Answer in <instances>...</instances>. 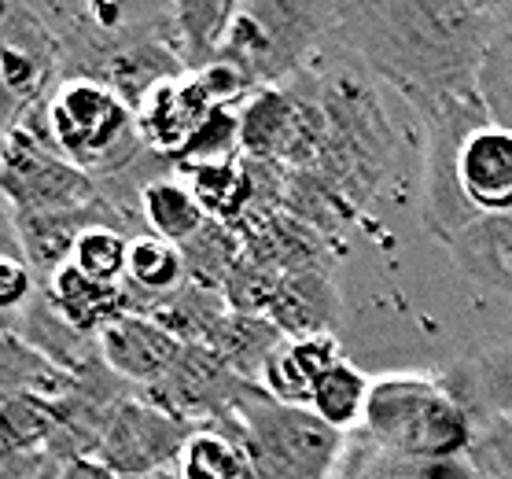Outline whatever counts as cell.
Segmentation results:
<instances>
[{"label":"cell","instance_id":"cell-37","mask_svg":"<svg viewBox=\"0 0 512 479\" xmlns=\"http://www.w3.org/2000/svg\"><path fill=\"white\" fill-rule=\"evenodd\" d=\"M233 159H244V148H240V107H218L188 137L185 148L174 155V166L177 174L185 177L188 170L214 166V163H233Z\"/></svg>","mask_w":512,"mask_h":479},{"label":"cell","instance_id":"cell-12","mask_svg":"<svg viewBox=\"0 0 512 479\" xmlns=\"http://www.w3.org/2000/svg\"><path fill=\"white\" fill-rule=\"evenodd\" d=\"M244 391L247 380H240L210 347L196 343V347H181L170 373L155 387H148L144 398L192 428H214V424L233 421Z\"/></svg>","mask_w":512,"mask_h":479},{"label":"cell","instance_id":"cell-2","mask_svg":"<svg viewBox=\"0 0 512 479\" xmlns=\"http://www.w3.org/2000/svg\"><path fill=\"white\" fill-rule=\"evenodd\" d=\"M310 82L325 111V144L310 170L361 218L395 166V122L387 115L376 78L354 56L336 63L321 52L310 67Z\"/></svg>","mask_w":512,"mask_h":479},{"label":"cell","instance_id":"cell-19","mask_svg":"<svg viewBox=\"0 0 512 479\" xmlns=\"http://www.w3.org/2000/svg\"><path fill=\"white\" fill-rule=\"evenodd\" d=\"M461 188L479 214L512 211V129L479 126L461 155Z\"/></svg>","mask_w":512,"mask_h":479},{"label":"cell","instance_id":"cell-14","mask_svg":"<svg viewBox=\"0 0 512 479\" xmlns=\"http://www.w3.org/2000/svg\"><path fill=\"white\" fill-rule=\"evenodd\" d=\"M218 107L207 96L199 74H181L170 82L155 85L137 107V129L144 148L163 159H174Z\"/></svg>","mask_w":512,"mask_h":479},{"label":"cell","instance_id":"cell-25","mask_svg":"<svg viewBox=\"0 0 512 479\" xmlns=\"http://www.w3.org/2000/svg\"><path fill=\"white\" fill-rule=\"evenodd\" d=\"M284 339L288 336H284L269 317L229 310V314L222 317V325L214 328V336H210L203 347H210V351L218 354L240 380L262 384V373H266L269 358L277 354V347Z\"/></svg>","mask_w":512,"mask_h":479},{"label":"cell","instance_id":"cell-23","mask_svg":"<svg viewBox=\"0 0 512 479\" xmlns=\"http://www.w3.org/2000/svg\"><path fill=\"white\" fill-rule=\"evenodd\" d=\"M48 303L56 306L59 314L67 317L70 325L85 332V336H100L115 317L126 314V295H122V284H104L93 281L89 273L74 266H63L45 284Z\"/></svg>","mask_w":512,"mask_h":479},{"label":"cell","instance_id":"cell-39","mask_svg":"<svg viewBox=\"0 0 512 479\" xmlns=\"http://www.w3.org/2000/svg\"><path fill=\"white\" fill-rule=\"evenodd\" d=\"M277 288H280V273H273V269L262 266L258 258H251L244 251L222 295L225 303H229V310H236V314L269 317V306L277 299Z\"/></svg>","mask_w":512,"mask_h":479},{"label":"cell","instance_id":"cell-41","mask_svg":"<svg viewBox=\"0 0 512 479\" xmlns=\"http://www.w3.org/2000/svg\"><path fill=\"white\" fill-rule=\"evenodd\" d=\"M59 468L48 450H12L0 446V479H52Z\"/></svg>","mask_w":512,"mask_h":479},{"label":"cell","instance_id":"cell-27","mask_svg":"<svg viewBox=\"0 0 512 479\" xmlns=\"http://www.w3.org/2000/svg\"><path fill=\"white\" fill-rule=\"evenodd\" d=\"M336 479H476L472 465L461 461H413L369 443L361 432H350Z\"/></svg>","mask_w":512,"mask_h":479},{"label":"cell","instance_id":"cell-4","mask_svg":"<svg viewBox=\"0 0 512 479\" xmlns=\"http://www.w3.org/2000/svg\"><path fill=\"white\" fill-rule=\"evenodd\" d=\"M358 432L387 454L413 461H461L476 439V424L439 376L391 373L373 380Z\"/></svg>","mask_w":512,"mask_h":479},{"label":"cell","instance_id":"cell-7","mask_svg":"<svg viewBox=\"0 0 512 479\" xmlns=\"http://www.w3.org/2000/svg\"><path fill=\"white\" fill-rule=\"evenodd\" d=\"M424 126V199H420V218L435 240L446 247L465 233L468 225L483 214L468 203L461 188V155L468 137L479 126H487L490 115L483 100L476 96H443L428 104L413 107Z\"/></svg>","mask_w":512,"mask_h":479},{"label":"cell","instance_id":"cell-44","mask_svg":"<svg viewBox=\"0 0 512 479\" xmlns=\"http://www.w3.org/2000/svg\"><path fill=\"white\" fill-rule=\"evenodd\" d=\"M505 295H512V273H509V284H505Z\"/></svg>","mask_w":512,"mask_h":479},{"label":"cell","instance_id":"cell-30","mask_svg":"<svg viewBox=\"0 0 512 479\" xmlns=\"http://www.w3.org/2000/svg\"><path fill=\"white\" fill-rule=\"evenodd\" d=\"M244 255V236L236 233L233 225L210 222L199 229L192 240L181 244V258H185V281L207 288V292H225V284L233 277L236 262Z\"/></svg>","mask_w":512,"mask_h":479},{"label":"cell","instance_id":"cell-16","mask_svg":"<svg viewBox=\"0 0 512 479\" xmlns=\"http://www.w3.org/2000/svg\"><path fill=\"white\" fill-rule=\"evenodd\" d=\"M339 317H343V299H339L336 266L280 277L277 299L269 306V321L288 339L336 336Z\"/></svg>","mask_w":512,"mask_h":479},{"label":"cell","instance_id":"cell-5","mask_svg":"<svg viewBox=\"0 0 512 479\" xmlns=\"http://www.w3.org/2000/svg\"><path fill=\"white\" fill-rule=\"evenodd\" d=\"M336 4L314 0H244L225 30L218 63H229L255 89L288 85L332 45Z\"/></svg>","mask_w":512,"mask_h":479},{"label":"cell","instance_id":"cell-11","mask_svg":"<svg viewBox=\"0 0 512 479\" xmlns=\"http://www.w3.org/2000/svg\"><path fill=\"white\" fill-rule=\"evenodd\" d=\"M199 428L177 421L174 413L159 409L155 402L140 395L122 406L111 432L96 450V465H104L115 479H140L159 476V472H177V461L185 454L188 439Z\"/></svg>","mask_w":512,"mask_h":479},{"label":"cell","instance_id":"cell-34","mask_svg":"<svg viewBox=\"0 0 512 479\" xmlns=\"http://www.w3.org/2000/svg\"><path fill=\"white\" fill-rule=\"evenodd\" d=\"M59 432V402L37 395H0V446L48 450Z\"/></svg>","mask_w":512,"mask_h":479},{"label":"cell","instance_id":"cell-10","mask_svg":"<svg viewBox=\"0 0 512 479\" xmlns=\"http://www.w3.org/2000/svg\"><path fill=\"white\" fill-rule=\"evenodd\" d=\"M0 192H4V207L15 214L78 211L100 199L96 177L70 166L30 126H15L4 133Z\"/></svg>","mask_w":512,"mask_h":479},{"label":"cell","instance_id":"cell-20","mask_svg":"<svg viewBox=\"0 0 512 479\" xmlns=\"http://www.w3.org/2000/svg\"><path fill=\"white\" fill-rule=\"evenodd\" d=\"M343 362L336 336H306V339H284L277 354L269 358L262 373V391L273 395L284 406H306L314 402L317 384L325 380L336 365Z\"/></svg>","mask_w":512,"mask_h":479},{"label":"cell","instance_id":"cell-26","mask_svg":"<svg viewBox=\"0 0 512 479\" xmlns=\"http://www.w3.org/2000/svg\"><path fill=\"white\" fill-rule=\"evenodd\" d=\"M78 376L56 365L48 354L34 351L26 339L0 328V395H37L59 402L74 391Z\"/></svg>","mask_w":512,"mask_h":479},{"label":"cell","instance_id":"cell-22","mask_svg":"<svg viewBox=\"0 0 512 479\" xmlns=\"http://www.w3.org/2000/svg\"><path fill=\"white\" fill-rule=\"evenodd\" d=\"M244 251L258 258L262 266L273 273L288 277V273H303V269H325L336 266V251L332 240L310 229L306 222L291 218V214H277L244 236Z\"/></svg>","mask_w":512,"mask_h":479},{"label":"cell","instance_id":"cell-6","mask_svg":"<svg viewBox=\"0 0 512 479\" xmlns=\"http://www.w3.org/2000/svg\"><path fill=\"white\" fill-rule=\"evenodd\" d=\"M214 428L244 446L258 479H336L350 439L321 421L314 409L284 406L258 384H247L233 421Z\"/></svg>","mask_w":512,"mask_h":479},{"label":"cell","instance_id":"cell-43","mask_svg":"<svg viewBox=\"0 0 512 479\" xmlns=\"http://www.w3.org/2000/svg\"><path fill=\"white\" fill-rule=\"evenodd\" d=\"M140 479H177V472H159V476H140Z\"/></svg>","mask_w":512,"mask_h":479},{"label":"cell","instance_id":"cell-36","mask_svg":"<svg viewBox=\"0 0 512 479\" xmlns=\"http://www.w3.org/2000/svg\"><path fill=\"white\" fill-rule=\"evenodd\" d=\"M251 476V461H247L244 446L233 435L218 432V428H199L188 439L185 454L177 461V479H247Z\"/></svg>","mask_w":512,"mask_h":479},{"label":"cell","instance_id":"cell-29","mask_svg":"<svg viewBox=\"0 0 512 479\" xmlns=\"http://www.w3.org/2000/svg\"><path fill=\"white\" fill-rule=\"evenodd\" d=\"M140 218H144V229L159 240H170V244H185L207 225V214L199 207L196 192L188 188V181L181 174H166L159 181L144 188L140 196Z\"/></svg>","mask_w":512,"mask_h":479},{"label":"cell","instance_id":"cell-33","mask_svg":"<svg viewBox=\"0 0 512 479\" xmlns=\"http://www.w3.org/2000/svg\"><path fill=\"white\" fill-rule=\"evenodd\" d=\"M369 395H373V380L361 373L358 365H350L347 358H343V362L317 384L310 409H314L325 424H332L336 432L350 435V432H358L361 421H365Z\"/></svg>","mask_w":512,"mask_h":479},{"label":"cell","instance_id":"cell-15","mask_svg":"<svg viewBox=\"0 0 512 479\" xmlns=\"http://www.w3.org/2000/svg\"><path fill=\"white\" fill-rule=\"evenodd\" d=\"M96 343H100V358L107 362V369H115L122 380H129L140 391L159 384L181 354V343L166 328L140 314L115 317L96 336Z\"/></svg>","mask_w":512,"mask_h":479},{"label":"cell","instance_id":"cell-3","mask_svg":"<svg viewBox=\"0 0 512 479\" xmlns=\"http://www.w3.org/2000/svg\"><path fill=\"white\" fill-rule=\"evenodd\" d=\"M23 126L96 181L126 170L148 152L140 141L137 111L115 89L89 78H63Z\"/></svg>","mask_w":512,"mask_h":479},{"label":"cell","instance_id":"cell-8","mask_svg":"<svg viewBox=\"0 0 512 479\" xmlns=\"http://www.w3.org/2000/svg\"><path fill=\"white\" fill-rule=\"evenodd\" d=\"M325 144V111L317 104L310 71L288 85L258 89L240 104V148L244 159L310 170Z\"/></svg>","mask_w":512,"mask_h":479},{"label":"cell","instance_id":"cell-1","mask_svg":"<svg viewBox=\"0 0 512 479\" xmlns=\"http://www.w3.org/2000/svg\"><path fill=\"white\" fill-rule=\"evenodd\" d=\"M498 4L479 0H343L332 45L409 107L476 96Z\"/></svg>","mask_w":512,"mask_h":479},{"label":"cell","instance_id":"cell-17","mask_svg":"<svg viewBox=\"0 0 512 479\" xmlns=\"http://www.w3.org/2000/svg\"><path fill=\"white\" fill-rule=\"evenodd\" d=\"M439 380L468 409L476 428L512 417V339L457 358L446 373H439Z\"/></svg>","mask_w":512,"mask_h":479},{"label":"cell","instance_id":"cell-38","mask_svg":"<svg viewBox=\"0 0 512 479\" xmlns=\"http://www.w3.org/2000/svg\"><path fill=\"white\" fill-rule=\"evenodd\" d=\"M129 240L122 229H111V225H96L82 236V244L74 251V266L89 273L93 281L104 284H122L126 281V266H129Z\"/></svg>","mask_w":512,"mask_h":479},{"label":"cell","instance_id":"cell-18","mask_svg":"<svg viewBox=\"0 0 512 479\" xmlns=\"http://www.w3.org/2000/svg\"><path fill=\"white\" fill-rule=\"evenodd\" d=\"M122 295H126V314H140L155 321L181 347L207 343L214 336V328L222 325V317L229 314V303H225L222 292H207V288H199L192 281H185L177 292L166 295H144L133 292L129 284H122Z\"/></svg>","mask_w":512,"mask_h":479},{"label":"cell","instance_id":"cell-21","mask_svg":"<svg viewBox=\"0 0 512 479\" xmlns=\"http://www.w3.org/2000/svg\"><path fill=\"white\" fill-rule=\"evenodd\" d=\"M4 328L15 332L19 339H26L34 351L48 354L56 365L70 369L74 376L82 373V369H89V365L100 358V343H96V336H85V332H78V328L70 325L67 317L48 303L45 288H41L23 310L4 314Z\"/></svg>","mask_w":512,"mask_h":479},{"label":"cell","instance_id":"cell-42","mask_svg":"<svg viewBox=\"0 0 512 479\" xmlns=\"http://www.w3.org/2000/svg\"><path fill=\"white\" fill-rule=\"evenodd\" d=\"M52 479H115V476L89 457V461H70V465H63Z\"/></svg>","mask_w":512,"mask_h":479},{"label":"cell","instance_id":"cell-28","mask_svg":"<svg viewBox=\"0 0 512 479\" xmlns=\"http://www.w3.org/2000/svg\"><path fill=\"white\" fill-rule=\"evenodd\" d=\"M233 12V0H177L174 4L177 48H181L188 74L207 71L210 63H218Z\"/></svg>","mask_w":512,"mask_h":479},{"label":"cell","instance_id":"cell-35","mask_svg":"<svg viewBox=\"0 0 512 479\" xmlns=\"http://www.w3.org/2000/svg\"><path fill=\"white\" fill-rule=\"evenodd\" d=\"M133 292L144 295H166L177 292L185 284V258H181V247L170 244V240H159V236L144 233L129 244V266H126V281Z\"/></svg>","mask_w":512,"mask_h":479},{"label":"cell","instance_id":"cell-24","mask_svg":"<svg viewBox=\"0 0 512 479\" xmlns=\"http://www.w3.org/2000/svg\"><path fill=\"white\" fill-rule=\"evenodd\" d=\"M446 251L465 277H472L483 288L505 292L512 273V211L476 218Z\"/></svg>","mask_w":512,"mask_h":479},{"label":"cell","instance_id":"cell-13","mask_svg":"<svg viewBox=\"0 0 512 479\" xmlns=\"http://www.w3.org/2000/svg\"><path fill=\"white\" fill-rule=\"evenodd\" d=\"M4 222L12 225L15 240L23 247L26 262L37 273V281L45 288L59 269L74 262V251L82 244V236L96 225H111V229H122L126 225L118 218V211L107 203L104 196L89 203V207H78V211H37V214H15L4 207ZM129 236V233H126ZM133 240V236H129Z\"/></svg>","mask_w":512,"mask_h":479},{"label":"cell","instance_id":"cell-31","mask_svg":"<svg viewBox=\"0 0 512 479\" xmlns=\"http://www.w3.org/2000/svg\"><path fill=\"white\" fill-rule=\"evenodd\" d=\"M185 181L196 192L199 207H203V214H207L210 222H225L233 225V229H240L247 207H251V174H247L244 159L188 170Z\"/></svg>","mask_w":512,"mask_h":479},{"label":"cell","instance_id":"cell-32","mask_svg":"<svg viewBox=\"0 0 512 479\" xmlns=\"http://www.w3.org/2000/svg\"><path fill=\"white\" fill-rule=\"evenodd\" d=\"M479 100L487 107L494 126L512 129V0L498 4L494 12V30H490V45L479 67Z\"/></svg>","mask_w":512,"mask_h":479},{"label":"cell","instance_id":"cell-9","mask_svg":"<svg viewBox=\"0 0 512 479\" xmlns=\"http://www.w3.org/2000/svg\"><path fill=\"white\" fill-rule=\"evenodd\" d=\"M63 45L34 0L0 4V100L4 133L23 126L59 85Z\"/></svg>","mask_w":512,"mask_h":479},{"label":"cell","instance_id":"cell-40","mask_svg":"<svg viewBox=\"0 0 512 479\" xmlns=\"http://www.w3.org/2000/svg\"><path fill=\"white\" fill-rule=\"evenodd\" d=\"M465 461L476 479H512V417L479 424Z\"/></svg>","mask_w":512,"mask_h":479}]
</instances>
